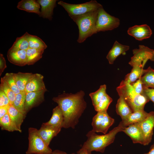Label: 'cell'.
<instances>
[{"label": "cell", "instance_id": "6da1fadb", "mask_svg": "<svg viewBox=\"0 0 154 154\" xmlns=\"http://www.w3.org/2000/svg\"><path fill=\"white\" fill-rule=\"evenodd\" d=\"M84 92L80 90L75 94L63 93L52 100L58 104L62 112L64 121L63 127L75 128L86 107L84 97Z\"/></svg>", "mask_w": 154, "mask_h": 154}, {"label": "cell", "instance_id": "7a4b0ae2", "mask_svg": "<svg viewBox=\"0 0 154 154\" xmlns=\"http://www.w3.org/2000/svg\"><path fill=\"white\" fill-rule=\"evenodd\" d=\"M123 128L119 124L108 133L103 135H98L92 130L89 131L86 135L87 140L80 150L91 153L94 151L104 153L106 147L114 142L116 135L122 131Z\"/></svg>", "mask_w": 154, "mask_h": 154}, {"label": "cell", "instance_id": "3957f363", "mask_svg": "<svg viewBox=\"0 0 154 154\" xmlns=\"http://www.w3.org/2000/svg\"><path fill=\"white\" fill-rule=\"evenodd\" d=\"M119 96L122 97L133 112L143 110L147 103L150 101L143 94L137 93L131 84L122 80L116 88Z\"/></svg>", "mask_w": 154, "mask_h": 154}, {"label": "cell", "instance_id": "277c9868", "mask_svg": "<svg viewBox=\"0 0 154 154\" xmlns=\"http://www.w3.org/2000/svg\"><path fill=\"white\" fill-rule=\"evenodd\" d=\"M98 10L86 14L74 19L79 30L77 41L79 43L84 42L88 37L97 33L96 23Z\"/></svg>", "mask_w": 154, "mask_h": 154}, {"label": "cell", "instance_id": "5b68a950", "mask_svg": "<svg viewBox=\"0 0 154 154\" xmlns=\"http://www.w3.org/2000/svg\"><path fill=\"white\" fill-rule=\"evenodd\" d=\"M58 3L64 9L73 20L98 10L102 7L96 0H91L79 4H71L61 1Z\"/></svg>", "mask_w": 154, "mask_h": 154}, {"label": "cell", "instance_id": "8992f818", "mask_svg": "<svg viewBox=\"0 0 154 154\" xmlns=\"http://www.w3.org/2000/svg\"><path fill=\"white\" fill-rule=\"evenodd\" d=\"M29 146L26 154H51L52 150L40 136L38 130L33 127L28 129Z\"/></svg>", "mask_w": 154, "mask_h": 154}, {"label": "cell", "instance_id": "52a82bcc", "mask_svg": "<svg viewBox=\"0 0 154 154\" xmlns=\"http://www.w3.org/2000/svg\"><path fill=\"white\" fill-rule=\"evenodd\" d=\"M120 23L118 18L108 14L103 7L99 9L96 23L97 33L112 30L117 28Z\"/></svg>", "mask_w": 154, "mask_h": 154}, {"label": "cell", "instance_id": "ba28073f", "mask_svg": "<svg viewBox=\"0 0 154 154\" xmlns=\"http://www.w3.org/2000/svg\"><path fill=\"white\" fill-rule=\"evenodd\" d=\"M139 46V48L133 50V56L129 64L132 67L138 66L143 68L148 60L154 61V50L143 45Z\"/></svg>", "mask_w": 154, "mask_h": 154}, {"label": "cell", "instance_id": "9c48e42d", "mask_svg": "<svg viewBox=\"0 0 154 154\" xmlns=\"http://www.w3.org/2000/svg\"><path fill=\"white\" fill-rule=\"evenodd\" d=\"M114 122V119L108 114L107 111L97 112L92 118V130L95 132L106 134Z\"/></svg>", "mask_w": 154, "mask_h": 154}, {"label": "cell", "instance_id": "30bf717a", "mask_svg": "<svg viewBox=\"0 0 154 154\" xmlns=\"http://www.w3.org/2000/svg\"><path fill=\"white\" fill-rule=\"evenodd\" d=\"M141 129L143 137V145H148L151 141L154 127V112L148 113L146 118L137 123Z\"/></svg>", "mask_w": 154, "mask_h": 154}, {"label": "cell", "instance_id": "8fae6325", "mask_svg": "<svg viewBox=\"0 0 154 154\" xmlns=\"http://www.w3.org/2000/svg\"><path fill=\"white\" fill-rule=\"evenodd\" d=\"M46 89L26 93L25 110L26 114L32 108L38 106L44 100V94Z\"/></svg>", "mask_w": 154, "mask_h": 154}, {"label": "cell", "instance_id": "7c38bea8", "mask_svg": "<svg viewBox=\"0 0 154 154\" xmlns=\"http://www.w3.org/2000/svg\"><path fill=\"white\" fill-rule=\"evenodd\" d=\"M127 33L136 40L141 41L150 38L152 31L149 26L146 24L135 25L129 28Z\"/></svg>", "mask_w": 154, "mask_h": 154}, {"label": "cell", "instance_id": "4fadbf2b", "mask_svg": "<svg viewBox=\"0 0 154 154\" xmlns=\"http://www.w3.org/2000/svg\"><path fill=\"white\" fill-rule=\"evenodd\" d=\"M61 128L43 123L38 132L42 139L49 145L52 139L56 136L61 131Z\"/></svg>", "mask_w": 154, "mask_h": 154}, {"label": "cell", "instance_id": "5bb4252c", "mask_svg": "<svg viewBox=\"0 0 154 154\" xmlns=\"http://www.w3.org/2000/svg\"><path fill=\"white\" fill-rule=\"evenodd\" d=\"M129 136L134 143L143 145V137L141 128L137 123L131 124L123 127L122 131Z\"/></svg>", "mask_w": 154, "mask_h": 154}, {"label": "cell", "instance_id": "9a60e30c", "mask_svg": "<svg viewBox=\"0 0 154 154\" xmlns=\"http://www.w3.org/2000/svg\"><path fill=\"white\" fill-rule=\"evenodd\" d=\"M43 79V76L40 74H33L28 82L25 91L28 93L39 91L46 89Z\"/></svg>", "mask_w": 154, "mask_h": 154}, {"label": "cell", "instance_id": "2e32d148", "mask_svg": "<svg viewBox=\"0 0 154 154\" xmlns=\"http://www.w3.org/2000/svg\"><path fill=\"white\" fill-rule=\"evenodd\" d=\"M7 56L8 60L14 64L20 66L27 64L26 50H9Z\"/></svg>", "mask_w": 154, "mask_h": 154}, {"label": "cell", "instance_id": "e0dca14e", "mask_svg": "<svg viewBox=\"0 0 154 154\" xmlns=\"http://www.w3.org/2000/svg\"><path fill=\"white\" fill-rule=\"evenodd\" d=\"M129 46L122 44L116 40L106 56L110 64H113L116 58L121 54L125 55L129 49Z\"/></svg>", "mask_w": 154, "mask_h": 154}, {"label": "cell", "instance_id": "ac0fdd59", "mask_svg": "<svg viewBox=\"0 0 154 154\" xmlns=\"http://www.w3.org/2000/svg\"><path fill=\"white\" fill-rule=\"evenodd\" d=\"M8 113L17 131L21 132V126L26 116L17 110L12 105L9 106Z\"/></svg>", "mask_w": 154, "mask_h": 154}, {"label": "cell", "instance_id": "d6986e66", "mask_svg": "<svg viewBox=\"0 0 154 154\" xmlns=\"http://www.w3.org/2000/svg\"><path fill=\"white\" fill-rule=\"evenodd\" d=\"M37 1L41 6L40 17L51 20L53 15V11L56 6V0H38Z\"/></svg>", "mask_w": 154, "mask_h": 154}, {"label": "cell", "instance_id": "ffe728a7", "mask_svg": "<svg viewBox=\"0 0 154 154\" xmlns=\"http://www.w3.org/2000/svg\"><path fill=\"white\" fill-rule=\"evenodd\" d=\"M148 114L144 110L133 112L125 119L121 121L119 124L125 127L131 124L140 122L146 118Z\"/></svg>", "mask_w": 154, "mask_h": 154}, {"label": "cell", "instance_id": "44dd1931", "mask_svg": "<svg viewBox=\"0 0 154 154\" xmlns=\"http://www.w3.org/2000/svg\"><path fill=\"white\" fill-rule=\"evenodd\" d=\"M40 5L35 0H22L18 3L17 7L19 9L29 13H35L39 16L40 13Z\"/></svg>", "mask_w": 154, "mask_h": 154}, {"label": "cell", "instance_id": "7402d4cb", "mask_svg": "<svg viewBox=\"0 0 154 154\" xmlns=\"http://www.w3.org/2000/svg\"><path fill=\"white\" fill-rule=\"evenodd\" d=\"M116 111L122 121L125 119L133 112L123 98L119 96L116 105Z\"/></svg>", "mask_w": 154, "mask_h": 154}, {"label": "cell", "instance_id": "603a6c76", "mask_svg": "<svg viewBox=\"0 0 154 154\" xmlns=\"http://www.w3.org/2000/svg\"><path fill=\"white\" fill-rule=\"evenodd\" d=\"M64 117L62 110L58 106L54 108L52 110L51 118L45 124L61 128L63 127Z\"/></svg>", "mask_w": 154, "mask_h": 154}, {"label": "cell", "instance_id": "cb8c5ba5", "mask_svg": "<svg viewBox=\"0 0 154 154\" xmlns=\"http://www.w3.org/2000/svg\"><path fill=\"white\" fill-rule=\"evenodd\" d=\"M33 74L31 73L19 72L13 73L14 77L17 85L21 91H25L26 86Z\"/></svg>", "mask_w": 154, "mask_h": 154}, {"label": "cell", "instance_id": "d4e9b609", "mask_svg": "<svg viewBox=\"0 0 154 154\" xmlns=\"http://www.w3.org/2000/svg\"><path fill=\"white\" fill-rule=\"evenodd\" d=\"M143 68L138 66L132 67L131 72L125 76L123 80L124 82L131 84L136 81L140 78L145 73V69Z\"/></svg>", "mask_w": 154, "mask_h": 154}, {"label": "cell", "instance_id": "484cf974", "mask_svg": "<svg viewBox=\"0 0 154 154\" xmlns=\"http://www.w3.org/2000/svg\"><path fill=\"white\" fill-rule=\"evenodd\" d=\"M44 50L29 48L26 50L27 65H33L39 60Z\"/></svg>", "mask_w": 154, "mask_h": 154}, {"label": "cell", "instance_id": "4316f807", "mask_svg": "<svg viewBox=\"0 0 154 154\" xmlns=\"http://www.w3.org/2000/svg\"><path fill=\"white\" fill-rule=\"evenodd\" d=\"M27 38L29 48L44 50L47 47V45L40 38L27 33Z\"/></svg>", "mask_w": 154, "mask_h": 154}, {"label": "cell", "instance_id": "83f0119b", "mask_svg": "<svg viewBox=\"0 0 154 154\" xmlns=\"http://www.w3.org/2000/svg\"><path fill=\"white\" fill-rule=\"evenodd\" d=\"M141 79L144 86L148 88H154V70L149 67L145 69Z\"/></svg>", "mask_w": 154, "mask_h": 154}, {"label": "cell", "instance_id": "f1b7e54d", "mask_svg": "<svg viewBox=\"0 0 154 154\" xmlns=\"http://www.w3.org/2000/svg\"><path fill=\"white\" fill-rule=\"evenodd\" d=\"M27 33L26 32L22 36L17 37L10 50H26L29 48V44L27 38Z\"/></svg>", "mask_w": 154, "mask_h": 154}, {"label": "cell", "instance_id": "f546056e", "mask_svg": "<svg viewBox=\"0 0 154 154\" xmlns=\"http://www.w3.org/2000/svg\"><path fill=\"white\" fill-rule=\"evenodd\" d=\"M26 92L21 91L16 95L15 100L12 105L15 108L26 116L25 110V103Z\"/></svg>", "mask_w": 154, "mask_h": 154}, {"label": "cell", "instance_id": "4dcf8cb0", "mask_svg": "<svg viewBox=\"0 0 154 154\" xmlns=\"http://www.w3.org/2000/svg\"><path fill=\"white\" fill-rule=\"evenodd\" d=\"M106 86L105 84L101 85L96 91L90 93V96L94 108L98 104L103 96L106 93Z\"/></svg>", "mask_w": 154, "mask_h": 154}, {"label": "cell", "instance_id": "1f68e13d", "mask_svg": "<svg viewBox=\"0 0 154 154\" xmlns=\"http://www.w3.org/2000/svg\"><path fill=\"white\" fill-rule=\"evenodd\" d=\"M0 126L2 130L10 132L17 131L11 120L8 113L0 119Z\"/></svg>", "mask_w": 154, "mask_h": 154}, {"label": "cell", "instance_id": "d6a6232c", "mask_svg": "<svg viewBox=\"0 0 154 154\" xmlns=\"http://www.w3.org/2000/svg\"><path fill=\"white\" fill-rule=\"evenodd\" d=\"M0 88L1 89L9 98L10 105H12L16 98V94L8 84L1 78Z\"/></svg>", "mask_w": 154, "mask_h": 154}, {"label": "cell", "instance_id": "836d02e7", "mask_svg": "<svg viewBox=\"0 0 154 154\" xmlns=\"http://www.w3.org/2000/svg\"><path fill=\"white\" fill-rule=\"evenodd\" d=\"M112 101V98L106 93L105 94L98 105L94 108L97 112L107 111Z\"/></svg>", "mask_w": 154, "mask_h": 154}, {"label": "cell", "instance_id": "e575fe53", "mask_svg": "<svg viewBox=\"0 0 154 154\" xmlns=\"http://www.w3.org/2000/svg\"><path fill=\"white\" fill-rule=\"evenodd\" d=\"M1 78L8 84L16 95L21 92L17 85L13 73H7Z\"/></svg>", "mask_w": 154, "mask_h": 154}, {"label": "cell", "instance_id": "d590c367", "mask_svg": "<svg viewBox=\"0 0 154 154\" xmlns=\"http://www.w3.org/2000/svg\"><path fill=\"white\" fill-rule=\"evenodd\" d=\"M141 78L131 84L137 93L143 94V85L141 80Z\"/></svg>", "mask_w": 154, "mask_h": 154}, {"label": "cell", "instance_id": "8d00e7d4", "mask_svg": "<svg viewBox=\"0 0 154 154\" xmlns=\"http://www.w3.org/2000/svg\"><path fill=\"white\" fill-rule=\"evenodd\" d=\"M10 105L8 97L2 90L0 88V107L9 106Z\"/></svg>", "mask_w": 154, "mask_h": 154}, {"label": "cell", "instance_id": "74e56055", "mask_svg": "<svg viewBox=\"0 0 154 154\" xmlns=\"http://www.w3.org/2000/svg\"><path fill=\"white\" fill-rule=\"evenodd\" d=\"M143 94L146 96L150 101H152L154 104V88H148L143 85Z\"/></svg>", "mask_w": 154, "mask_h": 154}, {"label": "cell", "instance_id": "f35d334b", "mask_svg": "<svg viewBox=\"0 0 154 154\" xmlns=\"http://www.w3.org/2000/svg\"><path fill=\"white\" fill-rule=\"evenodd\" d=\"M6 62L3 54H0V75L1 76L4 70L6 68Z\"/></svg>", "mask_w": 154, "mask_h": 154}, {"label": "cell", "instance_id": "ab89813d", "mask_svg": "<svg viewBox=\"0 0 154 154\" xmlns=\"http://www.w3.org/2000/svg\"><path fill=\"white\" fill-rule=\"evenodd\" d=\"M9 106L0 107V119L8 113V109Z\"/></svg>", "mask_w": 154, "mask_h": 154}, {"label": "cell", "instance_id": "60d3db41", "mask_svg": "<svg viewBox=\"0 0 154 154\" xmlns=\"http://www.w3.org/2000/svg\"><path fill=\"white\" fill-rule=\"evenodd\" d=\"M77 154H91V152H89L86 150H79L77 152ZM71 154H75L74 153H72Z\"/></svg>", "mask_w": 154, "mask_h": 154}, {"label": "cell", "instance_id": "b9f144b4", "mask_svg": "<svg viewBox=\"0 0 154 154\" xmlns=\"http://www.w3.org/2000/svg\"><path fill=\"white\" fill-rule=\"evenodd\" d=\"M51 154H67L64 151L58 150H56L52 152Z\"/></svg>", "mask_w": 154, "mask_h": 154}, {"label": "cell", "instance_id": "7bdbcfd3", "mask_svg": "<svg viewBox=\"0 0 154 154\" xmlns=\"http://www.w3.org/2000/svg\"><path fill=\"white\" fill-rule=\"evenodd\" d=\"M144 154H154V144L151 146L149 152Z\"/></svg>", "mask_w": 154, "mask_h": 154}]
</instances>
